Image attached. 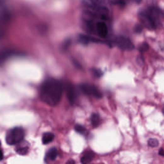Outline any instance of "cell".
<instances>
[{"label": "cell", "instance_id": "obj_18", "mask_svg": "<svg viewBox=\"0 0 164 164\" xmlns=\"http://www.w3.org/2000/svg\"><path fill=\"white\" fill-rule=\"evenodd\" d=\"M149 49V46L148 44H147L146 43H144L143 44H142L141 47H140V51L143 52H145L147 51Z\"/></svg>", "mask_w": 164, "mask_h": 164}, {"label": "cell", "instance_id": "obj_24", "mask_svg": "<svg viewBox=\"0 0 164 164\" xmlns=\"http://www.w3.org/2000/svg\"><path fill=\"white\" fill-rule=\"evenodd\" d=\"M0 145H1V142H0Z\"/></svg>", "mask_w": 164, "mask_h": 164}, {"label": "cell", "instance_id": "obj_22", "mask_svg": "<svg viewBox=\"0 0 164 164\" xmlns=\"http://www.w3.org/2000/svg\"><path fill=\"white\" fill-rule=\"evenodd\" d=\"M67 163V164H75V161H74V160H69V161H67V163Z\"/></svg>", "mask_w": 164, "mask_h": 164}, {"label": "cell", "instance_id": "obj_14", "mask_svg": "<svg viewBox=\"0 0 164 164\" xmlns=\"http://www.w3.org/2000/svg\"><path fill=\"white\" fill-rule=\"evenodd\" d=\"M75 130L76 133L81 134L83 135L86 132V128L80 124H76L75 126Z\"/></svg>", "mask_w": 164, "mask_h": 164}, {"label": "cell", "instance_id": "obj_15", "mask_svg": "<svg viewBox=\"0 0 164 164\" xmlns=\"http://www.w3.org/2000/svg\"><path fill=\"white\" fill-rule=\"evenodd\" d=\"M28 147L27 146L20 145L16 148V151L17 153L20 155H25L28 152Z\"/></svg>", "mask_w": 164, "mask_h": 164}, {"label": "cell", "instance_id": "obj_7", "mask_svg": "<svg viewBox=\"0 0 164 164\" xmlns=\"http://www.w3.org/2000/svg\"><path fill=\"white\" fill-rule=\"evenodd\" d=\"M66 95L68 101L73 105L77 98V92L73 85L68 84L66 86Z\"/></svg>", "mask_w": 164, "mask_h": 164}, {"label": "cell", "instance_id": "obj_13", "mask_svg": "<svg viewBox=\"0 0 164 164\" xmlns=\"http://www.w3.org/2000/svg\"><path fill=\"white\" fill-rule=\"evenodd\" d=\"M91 123L94 127H96L100 123V116L97 114L93 113L91 116Z\"/></svg>", "mask_w": 164, "mask_h": 164}, {"label": "cell", "instance_id": "obj_21", "mask_svg": "<svg viewBox=\"0 0 164 164\" xmlns=\"http://www.w3.org/2000/svg\"><path fill=\"white\" fill-rule=\"evenodd\" d=\"M3 153L2 151L0 149V161L3 160Z\"/></svg>", "mask_w": 164, "mask_h": 164}, {"label": "cell", "instance_id": "obj_8", "mask_svg": "<svg viewBox=\"0 0 164 164\" xmlns=\"http://www.w3.org/2000/svg\"><path fill=\"white\" fill-rule=\"evenodd\" d=\"M95 157V154L92 150H88L84 153L81 158V163L83 164H88L93 161Z\"/></svg>", "mask_w": 164, "mask_h": 164}, {"label": "cell", "instance_id": "obj_4", "mask_svg": "<svg viewBox=\"0 0 164 164\" xmlns=\"http://www.w3.org/2000/svg\"><path fill=\"white\" fill-rule=\"evenodd\" d=\"M80 87L82 92L85 94L93 96L97 98H101L102 97V93L94 85L83 83L81 84Z\"/></svg>", "mask_w": 164, "mask_h": 164}, {"label": "cell", "instance_id": "obj_2", "mask_svg": "<svg viewBox=\"0 0 164 164\" xmlns=\"http://www.w3.org/2000/svg\"><path fill=\"white\" fill-rule=\"evenodd\" d=\"M161 16L160 10L153 7L141 12L139 15L140 21L145 27L152 30L156 28Z\"/></svg>", "mask_w": 164, "mask_h": 164}, {"label": "cell", "instance_id": "obj_10", "mask_svg": "<svg viewBox=\"0 0 164 164\" xmlns=\"http://www.w3.org/2000/svg\"><path fill=\"white\" fill-rule=\"evenodd\" d=\"M80 42L82 43L83 44H87L90 42H100V40L97 39L93 38V37H90V36H86V35H81L79 38Z\"/></svg>", "mask_w": 164, "mask_h": 164}, {"label": "cell", "instance_id": "obj_17", "mask_svg": "<svg viewBox=\"0 0 164 164\" xmlns=\"http://www.w3.org/2000/svg\"><path fill=\"white\" fill-rule=\"evenodd\" d=\"M92 72L93 75L97 78H99L103 76V72L99 69L93 68L92 70Z\"/></svg>", "mask_w": 164, "mask_h": 164}, {"label": "cell", "instance_id": "obj_12", "mask_svg": "<svg viewBox=\"0 0 164 164\" xmlns=\"http://www.w3.org/2000/svg\"><path fill=\"white\" fill-rule=\"evenodd\" d=\"M13 53L11 51H4L0 52V66L3 64L7 58L13 55Z\"/></svg>", "mask_w": 164, "mask_h": 164}, {"label": "cell", "instance_id": "obj_16", "mask_svg": "<svg viewBox=\"0 0 164 164\" xmlns=\"http://www.w3.org/2000/svg\"><path fill=\"white\" fill-rule=\"evenodd\" d=\"M159 141L156 138H150L148 141V144L151 147H156L159 145Z\"/></svg>", "mask_w": 164, "mask_h": 164}, {"label": "cell", "instance_id": "obj_11", "mask_svg": "<svg viewBox=\"0 0 164 164\" xmlns=\"http://www.w3.org/2000/svg\"><path fill=\"white\" fill-rule=\"evenodd\" d=\"M58 156V151L55 147H53L48 150L46 155V157L51 161H54L57 158Z\"/></svg>", "mask_w": 164, "mask_h": 164}, {"label": "cell", "instance_id": "obj_5", "mask_svg": "<svg viewBox=\"0 0 164 164\" xmlns=\"http://www.w3.org/2000/svg\"><path fill=\"white\" fill-rule=\"evenodd\" d=\"M115 42L118 48L122 50L130 51L134 48V45L132 41L126 37H117L115 41Z\"/></svg>", "mask_w": 164, "mask_h": 164}, {"label": "cell", "instance_id": "obj_1", "mask_svg": "<svg viewBox=\"0 0 164 164\" xmlns=\"http://www.w3.org/2000/svg\"><path fill=\"white\" fill-rule=\"evenodd\" d=\"M63 86L58 80L49 79L43 83L40 95L43 102L51 106L57 105L61 99Z\"/></svg>", "mask_w": 164, "mask_h": 164}, {"label": "cell", "instance_id": "obj_3", "mask_svg": "<svg viewBox=\"0 0 164 164\" xmlns=\"http://www.w3.org/2000/svg\"><path fill=\"white\" fill-rule=\"evenodd\" d=\"M24 129L21 127H15L7 132L5 137L6 143L10 145L18 144L24 138Z\"/></svg>", "mask_w": 164, "mask_h": 164}, {"label": "cell", "instance_id": "obj_19", "mask_svg": "<svg viewBox=\"0 0 164 164\" xmlns=\"http://www.w3.org/2000/svg\"><path fill=\"white\" fill-rule=\"evenodd\" d=\"M135 31L137 32H140L142 31V28H141V25H137L136 27H135Z\"/></svg>", "mask_w": 164, "mask_h": 164}, {"label": "cell", "instance_id": "obj_9", "mask_svg": "<svg viewBox=\"0 0 164 164\" xmlns=\"http://www.w3.org/2000/svg\"><path fill=\"white\" fill-rule=\"evenodd\" d=\"M54 138V135L53 133L47 132L43 135L42 141L44 144H47L52 142Z\"/></svg>", "mask_w": 164, "mask_h": 164}, {"label": "cell", "instance_id": "obj_6", "mask_svg": "<svg viewBox=\"0 0 164 164\" xmlns=\"http://www.w3.org/2000/svg\"><path fill=\"white\" fill-rule=\"evenodd\" d=\"M96 31L99 37L105 38L108 33V29L107 25L104 21H99L96 25Z\"/></svg>", "mask_w": 164, "mask_h": 164}, {"label": "cell", "instance_id": "obj_23", "mask_svg": "<svg viewBox=\"0 0 164 164\" xmlns=\"http://www.w3.org/2000/svg\"><path fill=\"white\" fill-rule=\"evenodd\" d=\"M133 1L135 3H140L142 0H133Z\"/></svg>", "mask_w": 164, "mask_h": 164}, {"label": "cell", "instance_id": "obj_20", "mask_svg": "<svg viewBox=\"0 0 164 164\" xmlns=\"http://www.w3.org/2000/svg\"><path fill=\"white\" fill-rule=\"evenodd\" d=\"M158 154H159V155H160V156H164V149H163V148H161V149L159 150Z\"/></svg>", "mask_w": 164, "mask_h": 164}]
</instances>
